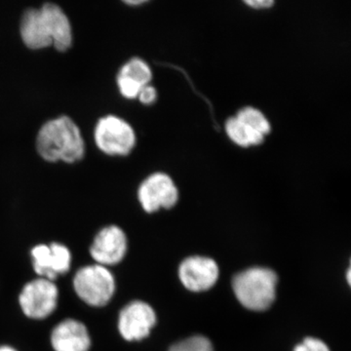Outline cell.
Wrapping results in <instances>:
<instances>
[{"mask_svg": "<svg viewBox=\"0 0 351 351\" xmlns=\"http://www.w3.org/2000/svg\"><path fill=\"white\" fill-rule=\"evenodd\" d=\"M138 196L145 211L154 213L160 208L174 206L179 199V191L169 176L156 173L141 184Z\"/></svg>", "mask_w": 351, "mask_h": 351, "instance_id": "8", "label": "cell"}, {"mask_svg": "<svg viewBox=\"0 0 351 351\" xmlns=\"http://www.w3.org/2000/svg\"><path fill=\"white\" fill-rule=\"evenodd\" d=\"M138 98L145 105H151L154 103L157 98L156 90L154 87L147 85V86L143 87L141 90L140 94H138Z\"/></svg>", "mask_w": 351, "mask_h": 351, "instance_id": "20", "label": "cell"}, {"mask_svg": "<svg viewBox=\"0 0 351 351\" xmlns=\"http://www.w3.org/2000/svg\"><path fill=\"white\" fill-rule=\"evenodd\" d=\"M237 117L245 125L258 131L263 136L267 135L270 132L269 122L265 119V115L256 108H245L240 110Z\"/></svg>", "mask_w": 351, "mask_h": 351, "instance_id": "16", "label": "cell"}, {"mask_svg": "<svg viewBox=\"0 0 351 351\" xmlns=\"http://www.w3.org/2000/svg\"><path fill=\"white\" fill-rule=\"evenodd\" d=\"M76 295L88 306H107L115 292V279L108 267L103 265H86L77 270L73 277Z\"/></svg>", "mask_w": 351, "mask_h": 351, "instance_id": "3", "label": "cell"}, {"mask_svg": "<svg viewBox=\"0 0 351 351\" xmlns=\"http://www.w3.org/2000/svg\"><path fill=\"white\" fill-rule=\"evenodd\" d=\"M277 276L265 267L240 272L232 281L233 292L240 304L254 311H267L276 300Z\"/></svg>", "mask_w": 351, "mask_h": 351, "instance_id": "2", "label": "cell"}, {"mask_svg": "<svg viewBox=\"0 0 351 351\" xmlns=\"http://www.w3.org/2000/svg\"><path fill=\"white\" fill-rule=\"evenodd\" d=\"M117 84H119L120 93L127 99L138 98L143 88L137 82L128 80V78L119 77V76H117Z\"/></svg>", "mask_w": 351, "mask_h": 351, "instance_id": "18", "label": "cell"}, {"mask_svg": "<svg viewBox=\"0 0 351 351\" xmlns=\"http://www.w3.org/2000/svg\"><path fill=\"white\" fill-rule=\"evenodd\" d=\"M294 351H330L326 343L315 338H306L295 346Z\"/></svg>", "mask_w": 351, "mask_h": 351, "instance_id": "19", "label": "cell"}, {"mask_svg": "<svg viewBox=\"0 0 351 351\" xmlns=\"http://www.w3.org/2000/svg\"><path fill=\"white\" fill-rule=\"evenodd\" d=\"M95 141L108 156H127L135 145V132L123 119L108 115L97 123Z\"/></svg>", "mask_w": 351, "mask_h": 351, "instance_id": "5", "label": "cell"}, {"mask_svg": "<svg viewBox=\"0 0 351 351\" xmlns=\"http://www.w3.org/2000/svg\"><path fill=\"white\" fill-rule=\"evenodd\" d=\"M32 265L41 278L55 281L58 276L68 274L71 265V253L64 244L52 242L39 244L32 249Z\"/></svg>", "mask_w": 351, "mask_h": 351, "instance_id": "6", "label": "cell"}, {"mask_svg": "<svg viewBox=\"0 0 351 351\" xmlns=\"http://www.w3.org/2000/svg\"><path fill=\"white\" fill-rule=\"evenodd\" d=\"M21 36L27 47L38 50L52 45L40 9H27L21 21Z\"/></svg>", "mask_w": 351, "mask_h": 351, "instance_id": "13", "label": "cell"}, {"mask_svg": "<svg viewBox=\"0 0 351 351\" xmlns=\"http://www.w3.org/2000/svg\"><path fill=\"white\" fill-rule=\"evenodd\" d=\"M40 11L47 25L53 46L60 52L68 50L73 43V32L66 14L54 3L44 4Z\"/></svg>", "mask_w": 351, "mask_h": 351, "instance_id": "12", "label": "cell"}, {"mask_svg": "<svg viewBox=\"0 0 351 351\" xmlns=\"http://www.w3.org/2000/svg\"><path fill=\"white\" fill-rule=\"evenodd\" d=\"M246 4L253 8H269L270 6L274 5V2L271 0H249L246 1Z\"/></svg>", "mask_w": 351, "mask_h": 351, "instance_id": "21", "label": "cell"}, {"mask_svg": "<svg viewBox=\"0 0 351 351\" xmlns=\"http://www.w3.org/2000/svg\"><path fill=\"white\" fill-rule=\"evenodd\" d=\"M145 0H131V1H126L127 4H129V5H141V4L145 3Z\"/></svg>", "mask_w": 351, "mask_h": 351, "instance_id": "22", "label": "cell"}, {"mask_svg": "<svg viewBox=\"0 0 351 351\" xmlns=\"http://www.w3.org/2000/svg\"><path fill=\"white\" fill-rule=\"evenodd\" d=\"M169 351H213V346L205 337L193 336L176 343Z\"/></svg>", "mask_w": 351, "mask_h": 351, "instance_id": "17", "label": "cell"}, {"mask_svg": "<svg viewBox=\"0 0 351 351\" xmlns=\"http://www.w3.org/2000/svg\"><path fill=\"white\" fill-rule=\"evenodd\" d=\"M117 76L128 78L145 87L149 85L152 75L151 69L143 60L134 58L122 66Z\"/></svg>", "mask_w": 351, "mask_h": 351, "instance_id": "15", "label": "cell"}, {"mask_svg": "<svg viewBox=\"0 0 351 351\" xmlns=\"http://www.w3.org/2000/svg\"><path fill=\"white\" fill-rule=\"evenodd\" d=\"M126 252L125 232L117 226H108L101 230L90 247V254L97 265L106 267L121 262Z\"/></svg>", "mask_w": 351, "mask_h": 351, "instance_id": "9", "label": "cell"}, {"mask_svg": "<svg viewBox=\"0 0 351 351\" xmlns=\"http://www.w3.org/2000/svg\"><path fill=\"white\" fill-rule=\"evenodd\" d=\"M156 324V311L147 302L134 301L120 311L119 331L126 341H141L147 338Z\"/></svg>", "mask_w": 351, "mask_h": 351, "instance_id": "7", "label": "cell"}, {"mask_svg": "<svg viewBox=\"0 0 351 351\" xmlns=\"http://www.w3.org/2000/svg\"><path fill=\"white\" fill-rule=\"evenodd\" d=\"M51 346L55 351H89L91 338L82 322L69 318L54 327Z\"/></svg>", "mask_w": 351, "mask_h": 351, "instance_id": "11", "label": "cell"}, {"mask_svg": "<svg viewBox=\"0 0 351 351\" xmlns=\"http://www.w3.org/2000/svg\"><path fill=\"white\" fill-rule=\"evenodd\" d=\"M0 351H18L16 348L10 346H0Z\"/></svg>", "mask_w": 351, "mask_h": 351, "instance_id": "23", "label": "cell"}, {"mask_svg": "<svg viewBox=\"0 0 351 351\" xmlns=\"http://www.w3.org/2000/svg\"><path fill=\"white\" fill-rule=\"evenodd\" d=\"M36 149L44 160L73 163L85 154L84 141L77 125L68 117L50 120L41 127Z\"/></svg>", "mask_w": 351, "mask_h": 351, "instance_id": "1", "label": "cell"}, {"mask_svg": "<svg viewBox=\"0 0 351 351\" xmlns=\"http://www.w3.org/2000/svg\"><path fill=\"white\" fill-rule=\"evenodd\" d=\"M59 290L54 281L38 278L29 281L21 291L19 304L23 313L34 320H43L56 311Z\"/></svg>", "mask_w": 351, "mask_h": 351, "instance_id": "4", "label": "cell"}, {"mask_svg": "<svg viewBox=\"0 0 351 351\" xmlns=\"http://www.w3.org/2000/svg\"><path fill=\"white\" fill-rule=\"evenodd\" d=\"M182 285L193 292H203L213 287L219 278V267L213 258L189 257L180 265Z\"/></svg>", "mask_w": 351, "mask_h": 351, "instance_id": "10", "label": "cell"}, {"mask_svg": "<svg viewBox=\"0 0 351 351\" xmlns=\"http://www.w3.org/2000/svg\"><path fill=\"white\" fill-rule=\"evenodd\" d=\"M226 130L232 142L240 147H249L262 144L265 136L245 125L237 117H232L226 121Z\"/></svg>", "mask_w": 351, "mask_h": 351, "instance_id": "14", "label": "cell"}]
</instances>
